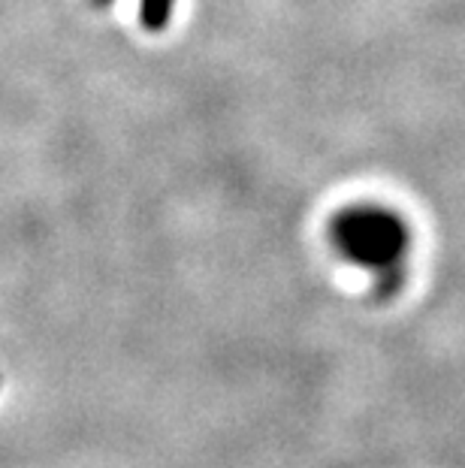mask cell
Listing matches in <instances>:
<instances>
[{
	"instance_id": "cell-1",
	"label": "cell",
	"mask_w": 465,
	"mask_h": 468,
	"mask_svg": "<svg viewBox=\"0 0 465 468\" xmlns=\"http://www.w3.org/2000/svg\"><path fill=\"white\" fill-rule=\"evenodd\" d=\"M333 242L351 263L384 275L399 269L408 254V230L390 208L381 206L348 208L335 218Z\"/></svg>"
},
{
	"instance_id": "cell-2",
	"label": "cell",
	"mask_w": 465,
	"mask_h": 468,
	"mask_svg": "<svg viewBox=\"0 0 465 468\" xmlns=\"http://www.w3.org/2000/svg\"><path fill=\"white\" fill-rule=\"evenodd\" d=\"M173 9V0H143V25L157 31V27L166 25Z\"/></svg>"
}]
</instances>
